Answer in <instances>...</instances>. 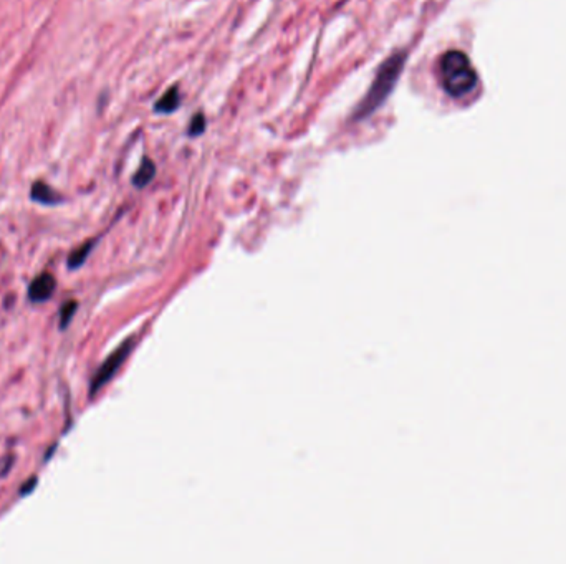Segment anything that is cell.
<instances>
[{
  "label": "cell",
  "mask_w": 566,
  "mask_h": 564,
  "mask_svg": "<svg viewBox=\"0 0 566 564\" xmlns=\"http://www.w3.org/2000/svg\"><path fill=\"white\" fill-rule=\"evenodd\" d=\"M180 105V95L178 86H171L159 100L156 101L154 111L159 114H171L179 108Z\"/></svg>",
  "instance_id": "6"
},
{
  "label": "cell",
  "mask_w": 566,
  "mask_h": 564,
  "mask_svg": "<svg viewBox=\"0 0 566 564\" xmlns=\"http://www.w3.org/2000/svg\"><path fill=\"white\" fill-rule=\"evenodd\" d=\"M57 281L50 274H41L29 286V300L34 303H44L53 295Z\"/></svg>",
  "instance_id": "4"
},
{
  "label": "cell",
  "mask_w": 566,
  "mask_h": 564,
  "mask_svg": "<svg viewBox=\"0 0 566 564\" xmlns=\"http://www.w3.org/2000/svg\"><path fill=\"white\" fill-rule=\"evenodd\" d=\"M439 75L445 93L452 98H462L470 93L479 80L470 60L461 50H449L442 55L439 62Z\"/></svg>",
  "instance_id": "2"
},
{
  "label": "cell",
  "mask_w": 566,
  "mask_h": 564,
  "mask_svg": "<svg viewBox=\"0 0 566 564\" xmlns=\"http://www.w3.org/2000/svg\"><path fill=\"white\" fill-rule=\"evenodd\" d=\"M206 116H204L202 113H196L191 119V124H189V136H201V134L206 131Z\"/></svg>",
  "instance_id": "10"
},
{
  "label": "cell",
  "mask_w": 566,
  "mask_h": 564,
  "mask_svg": "<svg viewBox=\"0 0 566 564\" xmlns=\"http://www.w3.org/2000/svg\"><path fill=\"white\" fill-rule=\"evenodd\" d=\"M37 483H39V478L37 477H32L29 482H25L22 485V488H20V495L23 497V495H29V493H32L34 492V488L37 487Z\"/></svg>",
  "instance_id": "11"
},
{
  "label": "cell",
  "mask_w": 566,
  "mask_h": 564,
  "mask_svg": "<svg viewBox=\"0 0 566 564\" xmlns=\"http://www.w3.org/2000/svg\"><path fill=\"white\" fill-rule=\"evenodd\" d=\"M406 57L407 55L404 52H396L379 65L373 85L366 93L364 100L358 105L355 114H353V121H363V119L371 116L376 109H379V106L388 100L402 70H404Z\"/></svg>",
  "instance_id": "1"
},
{
  "label": "cell",
  "mask_w": 566,
  "mask_h": 564,
  "mask_svg": "<svg viewBox=\"0 0 566 564\" xmlns=\"http://www.w3.org/2000/svg\"><path fill=\"white\" fill-rule=\"evenodd\" d=\"M154 174H156L154 163H152L151 159H147V157H145L141 166H139V169L136 170V174H134V177H133L134 187H138V189L146 187L147 184L154 179Z\"/></svg>",
  "instance_id": "7"
},
{
  "label": "cell",
  "mask_w": 566,
  "mask_h": 564,
  "mask_svg": "<svg viewBox=\"0 0 566 564\" xmlns=\"http://www.w3.org/2000/svg\"><path fill=\"white\" fill-rule=\"evenodd\" d=\"M93 245H95V240H90V242H86L85 245H81V247H78L77 250H73L72 253L68 255V268L70 270H75V268H80L85 260L90 255V252L93 250Z\"/></svg>",
  "instance_id": "8"
},
{
  "label": "cell",
  "mask_w": 566,
  "mask_h": 564,
  "mask_svg": "<svg viewBox=\"0 0 566 564\" xmlns=\"http://www.w3.org/2000/svg\"><path fill=\"white\" fill-rule=\"evenodd\" d=\"M78 308V303L77 302H68L65 303L62 307V311H60V328L65 330L70 325V321H72V318L75 316V311Z\"/></svg>",
  "instance_id": "9"
},
{
  "label": "cell",
  "mask_w": 566,
  "mask_h": 564,
  "mask_svg": "<svg viewBox=\"0 0 566 564\" xmlns=\"http://www.w3.org/2000/svg\"><path fill=\"white\" fill-rule=\"evenodd\" d=\"M133 349V340L124 341V343L119 346L118 349L113 351L103 364H101L98 371L95 372V376L91 379V386H90V397H95L96 392H98L101 387L108 384V382L113 379V376L118 372V369L121 368V364L124 363V359L128 358V354L131 353Z\"/></svg>",
  "instance_id": "3"
},
{
  "label": "cell",
  "mask_w": 566,
  "mask_h": 564,
  "mask_svg": "<svg viewBox=\"0 0 566 564\" xmlns=\"http://www.w3.org/2000/svg\"><path fill=\"white\" fill-rule=\"evenodd\" d=\"M30 197L34 199L35 202H40V204L44 206H55V204H60V202L63 201L62 196L57 194L53 191L52 187L46 186L45 182H35L34 187H32V192H30Z\"/></svg>",
  "instance_id": "5"
}]
</instances>
